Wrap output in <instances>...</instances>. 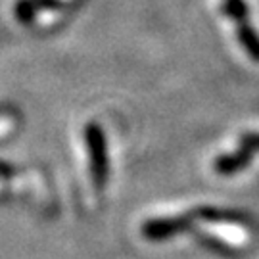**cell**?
<instances>
[{
	"instance_id": "obj_1",
	"label": "cell",
	"mask_w": 259,
	"mask_h": 259,
	"mask_svg": "<svg viewBox=\"0 0 259 259\" xmlns=\"http://www.w3.org/2000/svg\"><path fill=\"white\" fill-rule=\"evenodd\" d=\"M84 142L91 156V177L98 190H102L108 181V146L106 135L98 123H89L84 127Z\"/></svg>"
},
{
	"instance_id": "obj_2",
	"label": "cell",
	"mask_w": 259,
	"mask_h": 259,
	"mask_svg": "<svg viewBox=\"0 0 259 259\" xmlns=\"http://www.w3.org/2000/svg\"><path fill=\"white\" fill-rule=\"evenodd\" d=\"M194 221V211H186L181 213V215H173V217H163V219H152V221L142 225V236L154 242L167 240V238L175 236L179 232L190 229Z\"/></svg>"
},
{
	"instance_id": "obj_3",
	"label": "cell",
	"mask_w": 259,
	"mask_h": 259,
	"mask_svg": "<svg viewBox=\"0 0 259 259\" xmlns=\"http://www.w3.org/2000/svg\"><path fill=\"white\" fill-rule=\"evenodd\" d=\"M251 159H253V152L240 146V148L234 150V152L221 154V156L215 159L213 167H215V171H217L219 175L231 177V175H236V173L244 171V169L251 163Z\"/></svg>"
},
{
	"instance_id": "obj_4",
	"label": "cell",
	"mask_w": 259,
	"mask_h": 259,
	"mask_svg": "<svg viewBox=\"0 0 259 259\" xmlns=\"http://www.w3.org/2000/svg\"><path fill=\"white\" fill-rule=\"evenodd\" d=\"M196 219L205 223H227V225H238L244 227L250 223V217L242 211L234 209H215V207H200L196 209Z\"/></svg>"
},
{
	"instance_id": "obj_5",
	"label": "cell",
	"mask_w": 259,
	"mask_h": 259,
	"mask_svg": "<svg viewBox=\"0 0 259 259\" xmlns=\"http://www.w3.org/2000/svg\"><path fill=\"white\" fill-rule=\"evenodd\" d=\"M236 38L253 62H259V31L248 19L236 23Z\"/></svg>"
},
{
	"instance_id": "obj_6",
	"label": "cell",
	"mask_w": 259,
	"mask_h": 259,
	"mask_svg": "<svg viewBox=\"0 0 259 259\" xmlns=\"http://www.w3.org/2000/svg\"><path fill=\"white\" fill-rule=\"evenodd\" d=\"M223 14L227 18L234 21V23H240L244 19H250V6L246 0H223L221 4Z\"/></svg>"
},
{
	"instance_id": "obj_7",
	"label": "cell",
	"mask_w": 259,
	"mask_h": 259,
	"mask_svg": "<svg viewBox=\"0 0 259 259\" xmlns=\"http://www.w3.org/2000/svg\"><path fill=\"white\" fill-rule=\"evenodd\" d=\"M38 6L35 0H18L16 2V18L21 21V23H33L35 18H37Z\"/></svg>"
},
{
	"instance_id": "obj_8",
	"label": "cell",
	"mask_w": 259,
	"mask_h": 259,
	"mask_svg": "<svg viewBox=\"0 0 259 259\" xmlns=\"http://www.w3.org/2000/svg\"><path fill=\"white\" fill-rule=\"evenodd\" d=\"M240 146L251 152H259V133H244L240 137Z\"/></svg>"
},
{
	"instance_id": "obj_9",
	"label": "cell",
	"mask_w": 259,
	"mask_h": 259,
	"mask_svg": "<svg viewBox=\"0 0 259 259\" xmlns=\"http://www.w3.org/2000/svg\"><path fill=\"white\" fill-rule=\"evenodd\" d=\"M18 173H16V169L6 163V161H0V179H4V181H12V179H18Z\"/></svg>"
},
{
	"instance_id": "obj_10",
	"label": "cell",
	"mask_w": 259,
	"mask_h": 259,
	"mask_svg": "<svg viewBox=\"0 0 259 259\" xmlns=\"http://www.w3.org/2000/svg\"><path fill=\"white\" fill-rule=\"evenodd\" d=\"M37 2V6L38 10L40 8H47V10H56V8H60V0H35Z\"/></svg>"
},
{
	"instance_id": "obj_11",
	"label": "cell",
	"mask_w": 259,
	"mask_h": 259,
	"mask_svg": "<svg viewBox=\"0 0 259 259\" xmlns=\"http://www.w3.org/2000/svg\"><path fill=\"white\" fill-rule=\"evenodd\" d=\"M14 125V119L12 117H0V137H4Z\"/></svg>"
}]
</instances>
